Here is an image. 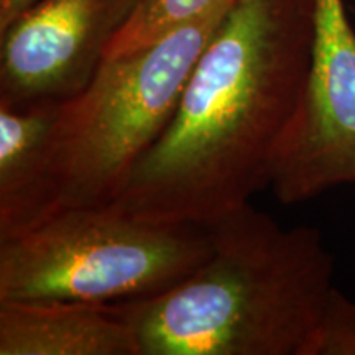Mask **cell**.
Segmentation results:
<instances>
[{"label": "cell", "instance_id": "cell-1", "mask_svg": "<svg viewBox=\"0 0 355 355\" xmlns=\"http://www.w3.org/2000/svg\"><path fill=\"white\" fill-rule=\"evenodd\" d=\"M314 17L316 0H232L170 125L109 206L211 225L270 188L309 74Z\"/></svg>", "mask_w": 355, "mask_h": 355}, {"label": "cell", "instance_id": "cell-2", "mask_svg": "<svg viewBox=\"0 0 355 355\" xmlns=\"http://www.w3.org/2000/svg\"><path fill=\"white\" fill-rule=\"evenodd\" d=\"M211 255L176 286L122 303L141 355H301L334 290L319 229L250 202L207 225Z\"/></svg>", "mask_w": 355, "mask_h": 355}, {"label": "cell", "instance_id": "cell-3", "mask_svg": "<svg viewBox=\"0 0 355 355\" xmlns=\"http://www.w3.org/2000/svg\"><path fill=\"white\" fill-rule=\"evenodd\" d=\"M230 3L148 46L105 58L91 83L61 102L48 144L42 222L66 209L109 206L121 196L170 125L191 71Z\"/></svg>", "mask_w": 355, "mask_h": 355}, {"label": "cell", "instance_id": "cell-4", "mask_svg": "<svg viewBox=\"0 0 355 355\" xmlns=\"http://www.w3.org/2000/svg\"><path fill=\"white\" fill-rule=\"evenodd\" d=\"M212 250L207 225L66 209L0 241V301L117 304L162 295Z\"/></svg>", "mask_w": 355, "mask_h": 355}, {"label": "cell", "instance_id": "cell-5", "mask_svg": "<svg viewBox=\"0 0 355 355\" xmlns=\"http://www.w3.org/2000/svg\"><path fill=\"white\" fill-rule=\"evenodd\" d=\"M355 184V30L345 0H316L311 68L270 188L295 206Z\"/></svg>", "mask_w": 355, "mask_h": 355}, {"label": "cell", "instance_id": "cell-6", "mask_svg": "<svg viewBox=\"0 0 355 355\" xmlns=\"http://www.w3.org/2000/svg\"><path fill=\"white\" fill-rule=\"evenodd\" d=\"M144 0H38L0 32V101L63 102L104 63Z\"/></svg>", "mask_w": 355, "mask_h": 355}, {"label": "cell", "instance_id": "cell-7", "mask_svg": "<svg viewBox=\"0 0 355 355\" xmlns=\"http://www.w3.org/2000/svg\"><path fill=\"white\" fill-rule=\"evenodd\" d=\"M0 355H141L122 303L0 301Z\"/></svg>", "mask_w": 355, "mask_h": 355}, {"label": "cell", "instance_id": "cell-8", "mask_svg": "<svg viewBox=\"0 0 355 355\" xmlns=\"http://www.w3.org/2000/svg\"><path fill=\"white\" fill-rule=\"evenodd\" d=\"M60 104L0 101V241L42 222L48 144Z\"/></svg>", "mask_w": 355, "mask_h": 355}, {"label": "cell", "instance_id": "cell-9", "mask_svg": "<svg viewBox=\"0 0 355 355\" xmlns=\"http://www.w3.org/2000/svg\"><path fill=\"white\" fill-rule=\"evenodd\" d=\"M225 0H144L132 20L110 43L105 58L148 46L168 33L198 20Z\"/></svg>", "mask_w": 355, "mask_h": 355}, {"label": "cell", "instance_id": "cell-10", "mask_svg": "<svg viewBox=\"0 0 355 355\" xmlns=\"http://www.w3.org/2000/svg\"><path fill=\"white\" fill-rule=\"evenodd\" d=\"M301 355H355V301L331 291Z\"/></svg>", "mask_w": 355, "mask_h": 355}, {"label": "cell", "instance_id": "cell-11", "mask_svg": "<svg viewBox=\"0 0 355 355\" xmlns=\"http://www.w3.org/2000/svg\"><path fill=\"white\" fill-rule=\"evenodd\" d=\"M37 2L38 0H0V32Z\"/></svg>", "mask_w": 355, "mask_h": 355}, {"label": "cell", "instance_id": "cell-12", "mask_svg": "<svg viewBox=\"0 0 355 355\" xmlns=\"http://www.w3.org/2000/svg\"><path fill=\"white\" fill-rule=\"evenodd\" d=\"M352 2H354V6H355V0H352Z\"/></svg>", "mask_w": 355, "mask_h": 355}]
</instances>
